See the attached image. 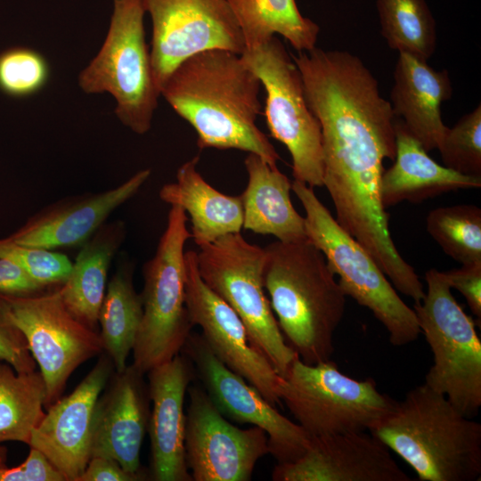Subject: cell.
<instances>
[{
    "instance_id": "cell-1",
    "label": "cell",
    "mask_w": 481,
    "mask_h": 481,
    "mask_svg": "<svg viewBox=\"0 0 481 481\" xmlns=\"http://www.w3.org/2000/svg\"><path fill=\"white\" fill-rule=\"evenodd\" d=\"M292 58L321 126L323 186L335 219L367 250L382 249L392 241L380 189L383 161L395 157L391 104L371 71L351 53L314 47Z\"/></svg>"
},
{
    "instance_id": "cell-2",
    "label": "cell",
    "mask_w": 481,
    "mask_h": 481,
    "mask_svg": "<svg viewBox=\"0 0 481 481\" xmlns=\"http://www.w3.org/2000/svg\"><path fill=\"white\" fill-rule=\"evenodd\" d=\"M261 86L240 54L212 49L183 61L159 94L193 127L200 150H240L277 167L280 156L257 126Z\"/></svg>"
},
{
    "instance_id": "cell-3",
    "label": "cell",
    "mask_w": 481,
    "mask_h": 481,
    "mask_svg": "<svg viewBox=\"0 0 481 481\" xmlns=\"http://www.w3.org/2000/svg\"><path fill=\"white\" fill-rule=\"evenodd\" d=\"M264 286L286 343L306 363L331 359L346 294L308 239L265 248Z\"/></svg>"
},
{
    "instance_id": "cell-4",
    "label": "cell",
    "mask_w": 481,
    "mask_h": 481,
    "mask_svg": "<svg viewBox=\"0 0 481 481\" xmlns=\"http://www.w3.org/2000/svg\"><path fill=\"white\" fill-rule=\"evenodd\" d=\"M370 433L421 481L480 479L481 424L424 383L396 401Z\"/></svg>"
},
{
    "instance_id": "cell-5",
    "label": "cell",
    "mask_w": 481,
    "mask_h": 481,
    "mask_svg": "<svg viewBox=\"0 0 481 481\" xmlns=\"http://www.w3.org/2000/svg\"><path fill=\"white\" fill-rule=\"evenodd\" d=\"M291 191L305 210L306 238L325 257L346 296L369 309L395 346L421 333L414 309L398 295L369 252L336 221L309 185L294 180Z\"/></svg>"
},
{
    "instance_id": "cell-6",
    "label": "cell",
    "mask_w": 481,
    "mask_h": 481,
    "mask_svg": "<svg viewBox=\"0 0 481 481\" xmlns=\"http://www.w3.org/2000/svg\"><path fill=\"white\" fill-rule=\"evenodd\" d=\"M278 391L310 437L370 432L396 402L372 378L347 376L331 359L310 364L297 357L280 376Z\"/></svg>"
},
{
    "instance_id": "cell-7",
    "label": "cell",
    "mask_w": 481,
    "mask_h": 481,
    "mask_svg": "<svg viewBox=\"0 0 481 481\" xmlns=\"http://www.w3.org/2000/svg\"><path fill=\"white\" fill-rule=\"evenodd\" d=\"M113 12L98 53L78 76L86 94L108 93L115 114L137 135L148 133L160 96L155 85L145 42L141 0H112Z\"/></svg>"
},
{
    "instance_id": "cell-8",
    "label": "cell",
    "mask_w": 481,
    "mask_h": 481,
    "mask_svg": "<svg viewBox=\"0 0 481 481\" xmlns=\"http://www.w3.org/2000/svg\"><path fill=\"white\" fill-rule=\"evenodd\" d=\"M187 221L181 207L171 206L156 252L143 265V318L132 363L143 374L181 353L193 327L185 305Z\"/></svg>"
},
{
    "instance_id": "cell-9",
    "label": "cell",
    "mask_w": 481,
    "mask_h": 481,
    "mask_svg": "<svg viewBox=\"0 0 481 481\" xmlns=\"http://www.w3.org/2000/svg\"><path fill=\"white\" fill-rule=\"evenodd\" d=\"M425 281L424 298L413 306L433 355L424 384L474 418L481 408V341L475 322L454 298L444 272L431 268Z\"/></svg>"
},
{
    "instance_id": "cell-10",
    "label": "cell",
    "mask_w": 481,
    "mask_h": 481,
    "mask_svg": "<svg viewBox=\"0 0 481 481\" xmlns=\"http://www.w3.org/2000/svg\"><path fill=\"white\" fill-rule=\"evenodd\" d=\"M196 259L204 282L243 322L251 343L284 376L298 357L286 343L265 293V248L230 233L199 247Z\"/></svg>"
},
{
    "instance_id": "cell-11",
    "label": "cell",
    "mask_w": 481,
    "mask_h": 481,
    "mask_svg": "<svg viewBox=\"0 0 481 481\" xmlns=\"http://www.w3.org/2000/svg\"><path fill=\"white\" fill-rule=\"evenodd\" d=\"M240 58L266 93L265 116L270 135L288 149L294 180L323 186V151L320 123L307 105L300 71L275 36L246 49Z\"/></svg>"
},
{
    "instance_id": "cell-12",
    "label": "cell",
    "mask_w": 481,
    "mask_h": 481,
    "mask_svg": "<svg viewBox=\"0 0 481 481\" xmlns=\"http://www.w3.org/2000/svg\"><path fill=\"white\" fill-rule=\"evenodd\" d=\"M10 317L24 334L45 383L47 408L61 397L73 371L100 355V333L65 306L60 289L45 294L5 295Z\"/></svg>"
},
{
    "instance_id": "cell-13",
    "label": "cell",
    "mask_w": 481,
    "mask_h": 481,
    "mask_svg": "<svg viewBox=\"0 0 481 481\" xmlns=\"http://www.w3.org/2000/svg\"><path fill=\"white\" fill-rule=\"evenodd\" d=\"M141 2L151 20L150 55L159 92L170 73L193 54L223 49L240 55L246 49L242 32L226 0Z\"/></svg>"
},
{
    "instance_id": "cell-14",
    "label": "cell",
    "mask_w": 481,
    "mask_h": 481,
    "mask_svg": "<svg viewBox=\"0 0 481 481\" xmlns=\"http://www.w3.org/2000/svg\"><path fill=\"white\" fill-rule=\"evenodd\" d=\"M181 352L192 361L207 394L224 417L265 431L269 454L277 463L292 462L305 452L310 442L306 432L220 361L201 335L191 333Z\"/></svg>"
},
{
    "instance_id": "cell-15",
    "label": "cell",
    "mask_w": 481,
    "mask_h": 481,
    "mask_svg": "<svg viewBox=\"0 0 481 481\" xmlns=\"http://www.w3.org/2000/svg\"><path fill=\"white\" fill-rule=\"evenodd\" d=\"M189 399L184 445L192 480H250L258 460L269 453L265 431L232 425L199 386L189 389Z\"/></svg>"
},
{
    "instance_id": "cell-16",
    "label": "cell",
    "mask_w": 481,
    "mask_h": 481,
    "mask_svg": "<svg viewBox=\"0 0 481 481\" xmlns=\"http://www.w3.org/2000/svg\"><path fill=\"white\" fill-rule=\"evenodd\" d=\"M185 305L192 325L230 370L256 387L273 405L280 403V375L250 341L233 309L204 282L199 273L196 251L184 253Z\"/></svg>"
},
{
    "instance_id": "cell-17",
    "label": "cell",
    "mask_w": 481,
    "mask_h": 481,
    "mask_svg": "<svg viewBox=\"0 0 481 481\" xmlns=\"http://www.w3.org/2000/svg\"><path fill=\"white\" fill-rule=\"evenodd\" d=\"M113 367L108 355L100 357L69 395L46 408L47 412L32 432L29 447L39 450L65 481H77L91 459L94 409Z\"/></svg>"
},
{
    "instance_id": "cell-18",
    "label": "cell",
    "mask_w": 481,
    "mask_h": 481,
    "mask_svg": "<svg viewBox=\"0 0 481 481\" xmlns=\"http://www.w3.org/2000/svg\"><path fill=\"white\" fill-rule=\"evenodd\" d=\"M274 481H411L391 451L369 431L310 437L296 461L277 463Z\"/></svg>"
},
{
    "instance_id": "cell-19",
    "label": "cell",
    "mask_w": 481,
    "mask_h": 481,
    "mask_svg": "<svg viewBox=\"0 0 481 481\" xmlns=\"http://www.w3.org/2000/svg\"><path fill=\"white\" fill-rule=\"evenodd\" d=\"M151 174L150 168H144L114 188L58 200L8 237L20 245L50 250L81 246L114 210L139 192Z\"/></svg>"
},
{
    "instance_id": "cell-20",
    "label": "cell",
    "mask_w": 481,
    "mask_h": 481,
    "mask_svg": "<svg viewBox=\"0 0 481 481\" xmlns=\"http://www.w3.org/2000/svg\"><path fill=\"white\" fill-rule=\"evenodd\" d=\"M133 364L112 376L95 405L91 458L114 459L127 472L143 476L140 452L150 420L149 387Z\"/></svg>"
},
{
    "instance_id": "cell-21",
    "label": "cell",
    "mask_w": 481,
    "mask_h": 481,
    "mask_svg": "<svg viewBox=\"0 0 481 481\" xmlns=\"http://www.w3.org/2000/svg\"><path fill=\"white\" fill-rule=\"evenodd\" d=\"M192 361L179 353L147 374L152 402L148 429L151 474L156 481H192L185 457V393L195 376Z\"/></svg>"
},
{
    "instance_id": "cell-22",
    "label": "cell",
    "mask_w": 481,
    "mask_h": 481,
    "mask_svg": "<svg viewBox=\"0 0 481 481\" xmlns=\"http://www.w3.org/2000/svg\"><path fill=\"white\" fill-rule=\"evenodd\" d=\"M452 93L447 70H436L425 60L399 53L389 102L394 115L428 151L437 150L448 128L441 106Z\"/></svg>"
},
{
    "instance_id": "cell-23",
    "label": "cell",
    "mask_w": 481,
    "mask_h": 481,
    "mask_svg": "<svg viewBox=\"0 0 481 481\" xmlns=\"http://www.w3.org/2000/svg\"><path fill=\"white\" fill-rule=\"evenodd\" d=\"M395 162L384 170L381 178L385 208L403 201L421 202L445 192L481 186V176L459 173L430 158L401 118H395Z\"/></svg>"
},
{
    "instance_id": "cell-24",
    "label": "cell",
    "mask_w": 481,
    "mask_h": 481,
    "mask_svg": "<svg viewBox=\"0 0 481 481\" xmlns=\"http://www.w3.org/2000/svg\"><path fill=\"white\" fill-rule=\"evenodd\" d=\"M248 183L240 196L246 230L273 235L281 242H298L306 238L305 219L295 209L291 200V183L277 167L249 153L244 159Z\"/></svg>"
},
{
    "instance_id": "cell-25",
    "label": "cell",
    "mask_w": 481,
    "mask_h": 481,
    "mask_svg": "<svg viewBox=\"0 0 481 481\" xmlns=\"http://www.w3.org/2000/svg\"><path fill=\"white\" fill-rule=\"evenodd\" d=\"M200 157L194 156L176 171L175 182L164 184L159 199L181 207L189 214L192 238L198 247L230 233L240 232L243 208L240 196H230L212 187L197 169Z\"/></svg>"
},
{
    "instance_id": "cell-26",
    "label": "cell",
    "mask_w": 481,
    "mask_h": 481,
    "mask_svg": "<svg viewBox=\"0 0 481 481\" xmlns=\"http://www.w3.org/2000/svg\"><path fill=\"white\" fill-rule=\"evenodd\" d=\"M122 220L104 223L81 245L60 292L65 306L80 322L96 330L111 262L125 240Z\"/></svg>"
},
{
    "instance_id": "cell-27",
    "label": "cell",
    "mask_w": 481,
    "mask_h": 481,
    "mask_svg": "<svg viewBox=\"0 0 481 481\" xmlns=\"http://www.w3.org/2000/svg\"><path fill=\"white\" fill-rule=\"evenodd\" d=\"M226 1L240 28L246 49L255 48L276 34L298 52L315 47L320 27L301 14L296 0Z\"/></svg>"
},
{
    "instance_id": "cell-28",
    "label": "cell",
    "mask_w": 481,
    "mask_h": 481,
    "mask_svg": "<svg viewBox=\"0 0 481 481\" xmlns=\"http://www.w3.org/2000/svg\"><path fill=\"white\" fill-rule=\"evenodd\" d=\"M133 271L130 263L119 265L107 284L98 317L103 349L118 372L126 367L143 318V300L135 289Z\"/></svg>"
},
{
    "instance_id": "cell-29",
    "label": "cell",
    "mask_w": 481,
    "mask_h": 481,
    "mask_svg": "<svg viewBox=\"0 0 481 481\" xmlns=\"http://www.w3.org/2000/svg\"><path fill=\"white\" fill-rule=\"evenodd\" d=\"M46 397L40 371L16 372L0 362V443L29 444L33 430L43 418Z\"/></svg>"
},
{
    "instance_id": "cell-30",
    "label": "cell",
    "mask_w": 481,
    "mask_h": 481,
    "mask_svg": "<svg viewBox=\"0 0 481 481\" xmlns=\"http://www.w3.org/2000/svg\"><path fill=\"white\" fill-rule=\"evenodd\" d=\"M381 35L399 53L428 61L436 46V25L426 0H376Z\"/></svg>"
},
{
    "instance_id": "cell-31",
    "label": "cell",
    "mask_w": 481,
    "mask_h": 481,
    "mask_svg": "<svg viewBox=\"0 0 481 481\" xmlns=\"http://www.w3.org/2000/svg\"><path fill=\"white\" fill-rule=\"evenodd\" d=\"M429 235L444 252L461 263H481V209L460 204L431 210L426 219Z\"/></svg>"
},
{
    "instance_id": "cell-32",
    "label": "cell",
    "mask_w": 481,
    "mask_h": 481,
    "mask_svg": "<svg viewBox=\"0 0 481 481\" xmlns=\"http://www.w3.org/2000/svg\"><path fill=\"white\" fill-rule=\"evenodd\" d=\"M437 150L444 167L481 176V104L447 128Z\"/></svg>"
},
{
    "instance_id": "cell-33",
    "label": "cell",
    "mask_w": 481,
    "mask_h": 481,
    "mask_svg": "<svg viewBox=\"0 0 481 481\" xmlns=\"http://www.w3.org/2000/svg\"><path fill=\"white\" fill-rule=\"evenodd\" d=\"M45 58L34 49L15 46L0 53V91L21 98L39 92L48 82Z\"/></svg>"
},
{
    "instance_id": "cell-34",
    "label": "cell",
    "mask_w": 481,
    "mask_h": 481,
    "mask_svg": "<svg viewBox=\"0 0 481 481\" xmlns=\"http://www.w3.org/2000/svg\"><path fill=\"white\" fill-rule=\"evenodd\" d=\"M0 257L20 265L45 288L52 284H63L72 268V262L67 256L50 249L18 244L8 236L0 239Z\"/></svg>"
},
{
    "instance_id": "cell-35",
    "label": "cell",
    "mask_w": 481,
    "mask_h": 481,
    "mask_svg": "<svg viewBox=\"0 0 481 481\" xmlns=\"http://www.w3.org/2000/svg\"><path fill=\"white\" fill-rule=\"evenodd\" d=\"M0 362L7 363L16 372L36 370V361L26 338L11 319L9 304L4 294H0Z\"/></svg>"
},
{
    "instance_id": "cell-36",
    "label": "cell",
    "mask_w": 481,
    "mask_h": 481,
    "mask_svg": "<svg viewBox=\"0 0 481 481\" xmlns=\"http://www.w3.org/2000/svg\"><path fill=\"white\" fill-rule=\"evenodd\" d=\"M0 481H65L61 472L37 449L30 447L19 466L0 468Z\"/></svg>"
},
{
    "instance_id": "cell-37",
    "label": "cell",
    "mask_w": 481,
    "mask_h": 481,
    "mask_svg": "<svg viewBox=\"0 0 481 481\" xmlns=\"http://www.w3.org/2000/svg\"><path fill=\"white\" fill-rule=\"evenodd\" d=\"M451 289L458 290L466 299L472 314L481 319V263L462 265L458 269L444 272Z\"/></svg>"
},
{
    "instance_id": "cell-38",
    "label": "cell",
    "mask_w": 481,
    "mask_h": 481,
    "mask_svg": "<svg viewBox=\"0 0 481 481\" xmlns=\"http://www.w3.org/2000/svg\"><path fill=\"white\" fill-rule=\"evenodd\" d=\"M44 289L20 265L10 259L0 257V294L26 296L39 293Z\"/></svg>"
},
{
    "instance_id": "cell-39",
    "label": "cell",
    "mask_w": 481,
    "mask_h": 481,
    "mask_svg": "<svg viewBox=\"0 0 481 481\" xmlns=\"http://www.w3.org/2000/svg\"><path fill=\"white\" fill-rule=\"evenodd\" d=\"M144 477L126 471L114 459L92 457L77 481H136Z\"/></svg>"
},
{
    "instance_id": "cell-40",
    "label": "cell",
    "mask_w": 481,
    "mask_h": 481,
    "mask_svg": "<svg viewBox=\"0 0 481 481\" xmlns=\"http://www.w3.org/2000/svg\"><path fill=\"white\" fill-rule=\"evenodd\" d=\"M7 450L0 444V468L6 466Z\"/></svg>"
}]
</instances>
